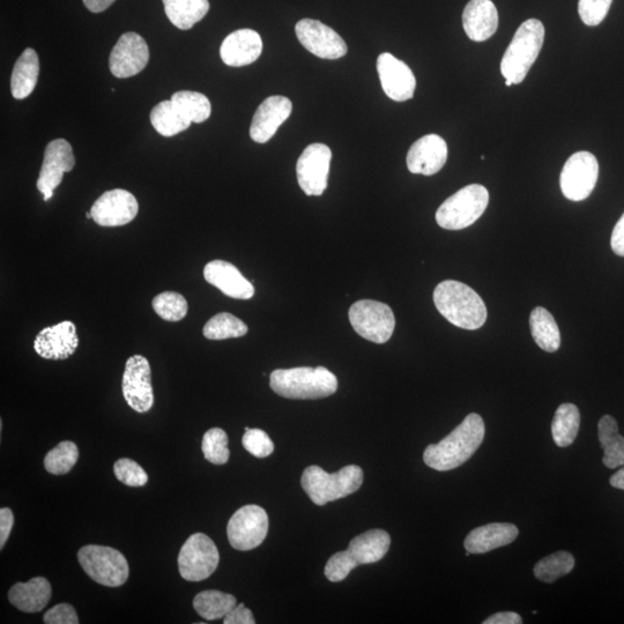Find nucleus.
I'll return each mask as SVG.
<instances>
[{
  "label": "nucleus",
  "mask_w": 624,
  "mask_h": 624,
  "mask_svg": "<svg viewBox=\"0 0 624 624\" xmlns=\"http://www.w3.org/2000/svg\"><path fill=\"white\" fill-rule=\"evenodd\" d=\"M391 538L384 530H370L355 537L347 551L334 554L326 563L325 576L332 583L343 582L351 571L362 564L381 561L389 552Z\"/></svg>",
  "instance_id": "obj_4"
},
{
  "label": "nucleus",
  "mask_w": 624,
  "mask_h": 624,
  "mask_svg": "<svg viewBox=\"0 0 624 624\" xmlns=\"http://www.w3.org/2000/svg\"><path fill=\"white\" fill-rule=\"evenodd\" d=\"M295 33L302 46L319 58L333 61L347 55L343 37L321 21L303 19L297 22Z\"/></svg>",
  "instance_id": "obj_15"
},
{
  "label": "nucleus",
  "mask_w": 624,
  "mask_h": 624,
  "mask_svg": "<svg viewBox=\"0 0 624 624\" xmlns=\"http://www.w3.org/2000/svg\"><path fill=\"white\" fill-rule=\"evenodd\" d=\"M204 278L208 284L233 299L250 300L255 295L254 285L236 266L225 260H212L208 263L204 269Z\"/></svg>",
  "instance_id": "obj_23"
},
{
  "label": "nucleus",
  "mask_w": 624,
  "mask_h": 624,
  "mask_svg": "<svg viewBox=\"0 0 624 624\" xmlns=\"http://www.w3.org/2000/svg\"><path fill=\"white\" fill-rule=\"evenodd\" d=\"M153 128L163 137H174L190 128L191 122L178 111L172 100L162 101L151 113Z\"/></svg>",
  "instance_id": "obj_34"
},
{
  "label": "nucleus",
  "mask_w": 624,
  "mask_h": 624,
  "mask_svg": "<svg viewBox=\"0 0 624 624\" xmlns=\"http://www.w3.org/2000/svg\"><path fill=\"white\" fill-rule=\"evenodd\" d=\"M203 333L210 340L241 338L248 333V326L234 315L221 312L206 323Z\"/></svg>",
  "instance_id": "obj_36"
},
{
  "label": "nucleus",
  "mask_w": 624,
  "mask_h": 624,
  "mask_svg": "<svg viewBox=\"0 0 624 624\" xmlns=\"http://www.w3.org/2000/svg\"><path fill=\"white\" fill-rule=\"evenodd\" d=\"M270 386L280 397L314 400L334 395L338 390V380L324 367L277 369L271 374Z\"/></svg>",
  "instance_id": "obj_3"
},
{
  "label": "nucleus",
  "mask_w": 624,
  "mask_h": 624,
  "mask_svg": "<svg viewBox=\"0 0 624 624\" xmlns=\"http://www.w3.org/2000/svg\"><path fill=\"white\" fill-rule=\"evenodd\" d=\"M40 76V59L34 49L22 52L14 65L11 78V92L14 99L24 100L34 92Z\"/></svg>",
  "instance_id": "obj_28"
},
{
  "label": "nucleus",
  "mask_w": 624,
  "mask_h": 624,
  "mask_svg": "<svg viewBox=\"0 0 624 624\" xmlns=\"http://www.w3.org/2000/svg\"><path fill=\"white\" fill-rule=\"evenodd\" d=\"M153 309L167 322H180L188 314V302L181 294L161 293L152 302Z\"/></svg>",
  "instance_id": "obj_39"
},
{
  "label": "nucleus",
  "mask_w": 624,
  "mask_h": 624,
  "mask_svg": "<svg viewBox=\"0 0 624 624\" xmlns=\"http://www.w3.org/2000/svg\"><path fill=\"white\" fill-rule=\"evenodd\" d=\"M514 524L493 523L474 529L465 539V549L470 554H485L496 548L508 546L518 537Z\"/></svg>",
  "instance_id": "obj_26"
},
{
  "label": "nucleus",
  "mask_w": 624,
  "mask_h": 624,
  "mask_svg": "<svg viewBox=\"0 0 624 624\" xmlns=\"http://www.w3.org/2000/svg\"><path fill=\"white\" fill-rule=\"evenodd\" d=\"M448 160V145L437 135H427L411 146L407 168L412 174L432 176L440 172Z\"/></svg>",
  "instance_id": "obj_22"
},
{
  "label": "nucleus",
  "mask_w": 624,
  "mask_h": 624,
  "mask_svg": "<svg viewBox=\"0 0 624 624\" xmlns=\"http://www.w3.org/2000/svg\"><path fill=\"white\" fill-rule=\"evenodd\" d=\"M43 621L47 624H78L79 618L73 606L58 604L44 614Z\"/></svg>",
  "instance_id": "obj_44"
},
{
  "label": "nucleus",
  "mask_w": 624,
  "mask_h": 624,
  "mask_svg": "<svg viewBox=\"0 0 624 624\" xmlns=\"http://www.w3.org/2000/svg\"><path fill=\"white\" fill-rule=\"evenodd\" d=\"M485 422L479 414H468L465 420L438 444H430L423 460L440 472L455 470L464 465L484 442Z\"/></svg>",
  "instance_id": "obj_1"
},
{
  "label": "nucleus",
  "mask_w": 624,
  "mask_h": 624,
  "mask_svg": "<svg viewBox=\"0 0 624 624\" xmlns=\"http://www.w3.org/2000/svg\"><path fill=\"white\" fill-rule=\"evenodd\" d=\"M78 561L94 582L108 588H118L128 581V561L115 548L87 545L78 552Z\"/></svg>",
  "instance_id": "obj_8"
},
{
  "label": "nucleus",
  "mask_w": 624,
  "mask_h": 624,
  "mask_svg": "<svg viewBox=\"0 0 624 624\" xmlns=\"http://www.w3.org/2000/svg\"><path fill=\"white\" fill-rule=\"evenodd\" d=\"M52 596L47 578L35 577L27 583H17L9 591L10 603L24 613H39L46 608Z\"/></svg>",
  "instance_id": "obj_27"
},
{
  "label": "nucleus",
  "mask_w": 624,
  "mask_h": 624,
  "mask_svg": "<svg viewBox=\"0 0 624 624\" xmlns=\"http://www.w3.org/2000/svg\"><path fill=\"white\" fill-rule=\"evenodd\" d=\"M377 72L380 76L383 91L393 101L411 100L415 93L416 79L413 71L406 63L395 56L384 52L378 56Z\"/></svg>",
  "instance_id": "obj_19"
},
{
  "label": "nucleus",
  "mask_w": 624,
  "mask_h": 624,
  "mask_svg": "<svg viewBox=\"0 0 624 624\" xmlns=\"http://www.w3.org/2000/svg\"><path fill=\"white\" fill-rule=\"evenodd\" d=\"M599 177V163L590 152L571 155L564 165L560 177L561 190L572 202H582L590 197Z\"/></svg>",
  "instance_id": "obj_12"
},
{
  "label": "nucleus",
  "mask_w": 624,
  "mask_h": 624,
  "mask_svg": "<svg viewBox=\"0 0 624 624\" xmlns=\"http://www.w3.org/2000/svg\"><path fill=\"white\" fill-rule=\"evenodd\" d=\"M613 0H579L578 13L586 26H598L607 17Z\"/></svg>",
  "instance_id": "obj_43"
},
{
  "label": "nucleus",
  "mask_w": 624,
  "mask_h": 624,
  "mask_svg": "<svg viewBox=\"0 0 624 624\" xmlns=\"http://www.w3.org/2000/svg\"><path fill=\"white\" fill-rule=\"evenodd\" d=\"M162 2L169 21L182 31L191 29L210 11L208 0H162Z\"/></svg>",
  "instance_id": "obj_30"
},
{
  "label": "nucleus",
  "mask_w": 624,
  "mask_h": 624,
  "mask_svg": "<svg viewBox=\"0 0 624 624\" xmlns=\"http://www.w3.org/2000/svg\"><path fill=\"white\" fill-rule=\"evenodd\" d=\"M332 151L324 144H311L296 163L300 188L307 196H322L328 188Z\"/></svg>",
  "instance_id": "obj_13"
},
{
  "label": "nucleus",
  "mask_w": 624,
  "mask_h": 624,
  "mask_svg": "<svg viewBox=\"0 0 624 624\" xmlns=\"http://www.w3.org/2000/svg\"><path fill=\"white\" fill-rule=\"evenodd\" d=\"M545 41V27L538 19L523 22L502 58V76L512 85L522 84L540 54Z\"/></svg>",
  "instance_id": "obj_5"
},
{
  "label": "nucleus",
  "mask_w": 624,
  "mask_h": 624,
  "mask_svg": "<svg viewBox=\"0 0 624 624\" xmlns=\"http://www.w3.org/2000/svg\"><path fill=\"white\" fill-rule=\"evenodd\" d=\"M237 605L233 594L217 590L203 591L193 599V608L199 616L208 621L224 619Z\"/></svg>",
  "instance_id": "obj_32"
},
{
  "label": "nucleus",
  "mask_w": 624,
  "mask_h": 624,
  "mask_svg": "<svg viewBox=\"0 0 624 624\" xmlns=\"http://www.w3.org/2000/svg\"><path fill=\"white\" fill-rule=\"evenodd\" d=\"M575 568V559L568 552H557L545 557L534 567V576L544 583H553L570 574Z\"/></svg>",
  "instance_id": "obj_37"
},
{
  "label": "nucleus",
  "mask_w": 624,
  "mask_h": 624,
  "mask_svg": "<svg viewBox=\"0 0 624 624\" xmlns=\"http://www.w3.org/2000/svg\"><path fill=\"white\" fill-rule=\"evenodd\" d=\"M611 245L614 254L624 257V213L614 227Z\"/></svg>",
  "instance_id": "obj_47"
},
{
  "label": "nucleus",
  "mask_w": 624,
  "mask_h": 624,
  "mask_svg": "<svg viewBox=\"0 0 624 624\" xmlns=\"http://www.w3.org/2000/svg\"><path fill=\"white\" fill-rule=\"evenodd\" d=\"M598 437L604 450V465L611 470L624 466V438L620 435L618 422L613 416L605 415L601 418Z\"/></svg>",
  "instance_id": "obj_29"
},
{
  "label": "nucleus",
  "mask_w": 624,
  "mask_h": 624,
  "mask_svg": "<svg viewBox=\"0 0 624 624\" xmlns=\"http://www.w3.org/2000/svg\"><path fill=\"white\" fill-rule=\"evenodd\" d=\"M581 427V414L574 404H562L552 423L553 440L557 447L567 448L575 442Z\"/></svg>",
  "instance_id": "obj_33"
},
{
  "label": "nucleus",
  "mask_w": 624,
  "mask_h": 624,
  "mask_svg": "<svg viewBox=\"0 0 624 624\" xmlns=\"http://www.w3.org/2000/svg\"><path fill=\"white\" fill-rule=\"evenodd\" d=\"M79 459L77 444L64 441L48 452L44 458V467L50 474L63 475L69 473Z\"/></svg>",
  "instance_id": "obj_38"
},
{
  "label": "nucleus",
  "mask_w": 624,
  "mask_h": 624,
  "mask_svg": "<svg viewBox=\"0 0 624 624\" xmlns=\"http://www.w3.org/2000/svg\"><path fill=\"white\" fill-rule=\"evenodd\" d=\"M86 218H87V219H93V215H92V213H91V212H87V213H86Z\"/></svg>",
  "instance_id": "obj_51"
},
{
  "label": "nucleus",
  "mask_w": 624,
  "mask_h": 624,
  "mask_svg": "<svg viewBox=\"0 0 624 624\" xmlns=\"http://www.w3.org/2000/svg\"><path fill=\"white\" fill-rule=\"evenodd\" d=\"M87 9L93 13H101L109 9L116 0H83Z\"/></svg>",
  "instance_id": "obj_49"
},
{
  "label": "nucleus",
  "mask_w": 624,
  "mask_h": 624,
  "mask_svg": "<svg viewBox=\"0 0 624 624\" xmlns=\"http://www.w3.org/2000/svg\"><path fill=\"white\" fill-rule=\"evenodd\" d=\"M262 51V37L252 29H240L228 35L222 42L220 56L226 65L242 68L255 63Z\"/></svg>",
  "instance_id": "obj_24"
},
{
  "label": "nucleus",
  "mask_w": 624,
  "mask_h": 624,
  "mask_svg": "<svg viewBox=\"0 0 624 624\" xmlns=\"http://www.w3.org/2000/svg\"><path fill=\"white\" fill-rule=\"evenodd\" d=\"M220 555L214 541L204 533H195L185 541L178 555V570L185 581L202 582L218 569Z\"/></svg>",
  "instance_id": "obj_10"
},
{
  "label": "nucleus",
  "mask_w": 624,
  "mask_h": 624,
  "mask_svg": "<svg viewBox=\"0 0 624 624\" xmlns=\"http://www.w3.org/2000/svg\"><path fill=\"white\" fill-rule=\"evenodd\" d=\"M114 473L118 481L129 487H144L148 481V475L144 468L129 458L117 460L114 465Z\"/></svg>",
  "instance_id": "obj_41"
},
{
  "label": "nucleus",
  "mask_w": 624,
  "mask_h": 624,
  "mask_svg": "<svg viewBox=\"0 0 624 624\" xmlns=\"http://www.w3.org/2000/svg\"><path fill=\"white\" fill-rule=\"evenodd\" d=\"M463 26L468 39L489 40L499 28V12L492 0H471L463 13Z\"/></svg>",
  "instance_id": "obj_25"
},
{
  "label": "nucleus",
  "mask_w": 624,
  "mask_h": 624,
  "mask_svg": "<svg viewBox=\"0 0 624 624\" xmlns=\"http://www.w3.org/2000/svg\"><path fill=\"white\" fill-rule=\"evenodd\" d=\"M170 100L191 123H204L211 116V102L202 93L180 91L176 92Z\"/></svg>",
  "instance_id": "obj_35"
},
{
  "label": "nucleus",
  "mask_w": 624,
  "mask_h": 624,
  "mask_svg": "<svg viewBox=\"0 0 624 624\" xmlns=\"http://www.w3.org/2000/svg\"><path fill=\"white\" fill-rule=\"evenodd\" d=\"M363 484V471L358 465H348L330 474L319 466L304 470L301 485L310 500L317 505L344 499L358 492Z\"/></svg>",
  "instance_id": "obj_6"
},
{
  "label": "nucleus",
  "mask_w": 624,
  "mask_h": 624,
  "mask_svg": "<svg viewBox=\"0 0 624 624\" xmlns=\"http://www.w3.org/2000/svg\"><path fill=\"white\" fill-rule=\"evenodd\" d=\"M14 515L10 508L0 509V549H3L13 529Z\"/></svg>",
  "instance_id": "obj_46"
},
{
  "label": "nucleus",
  "mask_w": 624,
  "mask_h": 624,
  "mask_svg": "<svg viewBox=\"0 0 624 624\" xmlns=\"http://www.w3.org/2000/svg\"><path fill=\"white\" fill-rule=\"evenodd\" d=\"M76 166L72 146L65 139L50 141L44 151L43 165L37 180V189L42 193L44 202L54 196V191L61 185L65 173H70Z\"/></svg>",
  "instance_id": "obj_16"
},
{
  "label": "nucleus",
  "mask_w": 624,
  "mask_h": 624,
  "mask_svg": "<svg viewBox=\"0 0 624 624\" xmlns=\"http://www.w3.org/2000/svg\"><path fill=\"white\" fill-rule=\"evenodd\" d=\"M242 443L244 449L257 458L269 457L274 451V443L262 429L245 428Z\"/></svg>",
  "instance_id": "obj_42"
},
{
  "label": "nucleus",
  "mask_w": 624,
  "mask_h": 624,
  "mask_svg": "<svg viewBox=\"0 0 624 624\" xmlns=\"http://www.w3.org/2000/svg\"><path fill=\"white\" fill-rule=\"evenodd\" d=\"M530 328L534 341L545 352L554 353L561 346V333L551 312L538 307L531 312Z\"/></svg>",
  "instance_id": "obj_31"
},
{
  "label": "nucleus",
  "mask_w": 624,
  "mask_h": 624,
  "mask_svg": "<svg viewBox=\"0 0 624 624\" xmlns=\"http://www.w3.org/2000/svg\"><path fill=\"white\" fill-rule=\"evenodd\" d=\"M126 403L138 413H147L154 405L152 370L144 356L135 355L125 364L122 383Z\"/></svg>",
  "instance_id": "obj_14"
},
{
  "label": "nucleus",
  "mask_w": 624,
  "mask_h": 624,
  "mask_svg": "<svg viewBox=\"0 0 624 624\" xmlns=\"http://www.w3.org/2000/svg\"><path fill=\"white\" fill-rule=\"evenodd\" d=\"M609 484L616 489L624 490V466L613 475L611 480H609Z\"/></svg>",
  "instance_id": "obj_50"
},
{
  "label": "nucleus",
  "mask_w": 624,
  "mask_h": 624,
  "mask_svg": "<svg viewBox=\"0 0 624 624\" xmlns=\"http://www.w3.org/2000/svg\"><path fill=\"white\" fill-rule=\"evenodd\" d=\"M356 333L371 343H388L396 328V318L388 304L362 300L355 302L348 312Z\"/></svg>",
  "instance_id": "obj_9"
},
{
  "label": "nucleus",
  "mask_w": 624,
  "mask_h": 624,
  "mask_svg": "<svg viewBox=\"0 0 624 624\" xmlns=\"http://www.w3.org/2000/svg\"><path fill=\"white\" fill-rule=\"evenodd\" d=\"M523 623L522 616L515 612H502L496 613L487 620L484 624H520Z\"/></svg>",
  "instance_id": "obj_48"
},
{
  "label": "nucleus",
  "mask_w": 624,
  "mask_h": 624,
  "mask_svg": "<svg viewBox=\"0 0 624 624\" xmlns=\"http://www.w3.org/2000/svg\"><path fill=\"white\" fill-rule=\"evenodd\" d=\"M434 303L440 314L464 330H478L487 321V308L480 295L463 282L447 280L434 291Z\"/></svg>",
  "instance_id": "obj_2"
},
{
  "label": "nucleus",
  "mask_w": 624,
  "mask_h": 624,
  "mask_svg": "<svg viewBox=\"0 0 624 624\" xmlns=\"http://www.w3.org/2000/svg\"><path fill=\"white\" fill-rule=\"evenodd\" d=\"M269 532V516L263 508L250 504L237 510L230 518L227 536L230 546L247 552L262 545Z\"/></svg>",
  "instance_id": "obj_11"
},
{
  "label": "nucleus",
  "mask_w": 624,
  "mask_h": 624,
  "mask_svg": "<svg viewBox=\"0 0 624 624\" xmlns=\"http://www.w3.org/2000/svg\"><path fill=\"white\" fill-rule=\"evenodd\" d=\"M79 346L77 326L65 321L42 330L34 341V349L46 360H66Z\"/></svg>",
  "instance_id": "obj_20"
},
{
  "label": "nucleus",
  "mask_w": 624,
  "mask_h": 624,
  "mask_svg": "<svg viewBox=\"0 0 624 624\" xmlns=\"http://www.w3.org/2000/svg\"><path fill=\"white\" fill-rule=\"evenodd\" d=\"M202 450L207 462L214 465L228 463L230 452L228 449V435L224 429L212 428L203 437Z\"/></svg>",
  "instance_id": "obj_40"
},
{
  "label": "nucleus",
  "mask_w": 624,
  "mask_h": 624,
  "mask_svg": "<svg viewBox=\"0 0 624 624\" xmlns=\"http://www.w3.org/2000/svg\"><path fill=\"white\" fill-rule=\"evenodd\" d=\"M489 203V192L480 184H471L460 189L438 208V226L448 230H462L470 227L485 213Z\"/></svg>",
  "instance_id": "obj_7"
},
{
  "label": "nucleus",
  "mask_w": 624,
  "mask_h": 624,
  "mask_svg": "<svg viewBox=\"0 0 624 624\" xmlns=\"http://www.w3.org/2000/svg\"><path fill=\"white\" fill-rule=\"evenodd\" d=\"M225 624H255L256 620L244 604L236 605L224 618Z\"/></svg>",
  "instance_id": "obj_45"
},
{
  "label": "nucleus",
  "mask_w": 624,
  "mask_h": 624,
  "mask_svg": "<svg viewBox=\"0 0 624 624\" xmlns=\"http://www.w3.org/2000/svg\"><path fill=\"white\" fill-rule=\"evenodd\" d=\"M139 205L131 192L115 189L104 192L91 208L93 220L102 227H121L135 220Z\"/></svg>",
  "instance_id": "obj_18"
},
{
  "label": "nucleus",
  "mask_w": 624,
  "mask_h": 624,
  "mask_svg": "<svg viewBox=\"0 0 624 624\" xmlns=\"http://www.w3.org/2000/svg\"><path fill=\"white\" fill-rule=\"evenodd\" d=\"M150 61V49L137 33H125L109 57V68L116 78L126 79L143 71Z\"/></svg>",
  "instance_id": "obj_17"
},
{
  "label": "nucleus",
  "mask_w": 624,
  "mask_h": 624,
  "mask_svg": "<svg viewBox=\"0 0 624 624\" xmlns=\"http://www.w3.org/2000/svg\"><path fill=\"white\" fill-rule=\"evenodd\" d=\"M293 110L292 101L285 96H270L258 107L250 126V137L255 143L266 144L284 124Z\"/></svg>",
  "instance_id": "obj_21"
},
{
  "label": "nucleus",
  "mask_w": 624,
  "mask_h": 624,
  "mask_svg": "<svg viewBox=\"0 0 624 624\" xmlns=\"http://www.w3.org/2000/svg\"><path fill=\"white\" fill-rule=\"evenodd\" d=\"M505 85H507L508 87H510V86H512V83H511V81H509V80H505Z\"/></svg>",
  "instance_id": "obj_52"
}]
</instances>
